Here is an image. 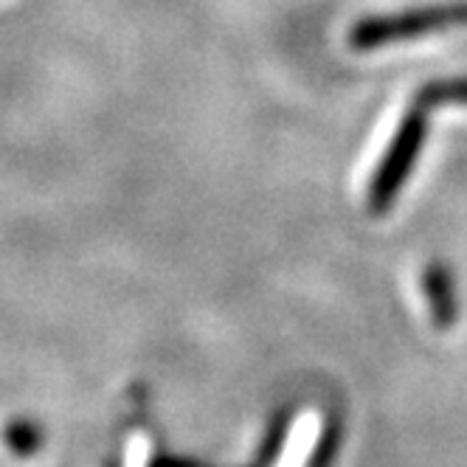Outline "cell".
Listing matches in <instances>:
<instances>
[{"instance_id": "obj_1", "label": "cell", "mask_w": 467, "mask_h": 467, "mask_svg": "<svg viewBox=\"0 0 467 467\" xmlns=\"http://www.w3.org/2000/svg\"><path fill=\"white\" fill-rule=\"evenodd\" d=\"M459 23H467V4L414 9L403 15H389V17H366L352 28L349 43L358 51H366V48H378L391 40H411V37L433 35V31H445Z\"/></svg>"}, {"instance_id": "obj_2", "label": "cell", "mask_w": 467, "mask_h": 467, "mask_svg": "<svg viewBox=\"0 0 467 467\" xmlns=\"http://www.w3.org/2000/svg\"><path fill=\"white\" fill-rule=\"evenodd\" d=\"M422 141H425V108L417 105L414 110H409L400 121L394 139H391V147L386 150L383 161H380V170L372 181V189H369V212L372 214H383L389 212V206L394 203V197L403 189L411 166L422 150Z\"/></svg>"}, {"instance_id": "obj_3", "label": "cell", "mask_w": 467, "mask_h": 467, "mask_svg": "<svg viewBox=\"0 0 467 467\" xmlns=\"http://www.w3.org/2000/svg\"><path fill=\"white\" fill-rule=\"evenodd\" d=\"M422 293L428 298V310L437 329H451L459 318L456 285L445 262H428L422 271Z\"/></svg>"}, {"instance_id": "obj_4", "label": "cell", "mask_w": 467, "mask_h": 467, "mask_svg": "<svg viewBox=\"0 0 467 467\" xmlns=\"http://www.w3.org/2000/svg\"><path fill=\"white\" fill-rule=\"evenodd\" d=\"M6 451L17 459H31L37 456L46 445V431L37 420H28V417H17L9 420L4 425V433H0Z\"/></svg>"}, {"instance_id": "obj_5", "label": "cell", "mask_w": 467, "mask_h": 467, "mask_svg": "<svg viewBox=\"0 0 467 467\" xmlns=\"http://www.w3.org/2000/svg\"><path fill=\"white\" fill-rule=\"evenodd\" d=\"M417 105L440 108V105H467V79H442L420 90Z\"/></svg>"}, {"instance_id": "obj_6", "label": "cell", "mask_w": 467, "mask_h": 467, "mask_svg": "<svg viewBox=\"0 0 467 467\" xmlns=\"http://www.w3.org/2000/svg\"><path fill=\"white\" fill-rule=\"evenodd\" d=\"M336 451H338V425L336 422H327V428L321 431L318 445L313 448L310 467H329L332 464V456H336Z\"/></svg>"}]
</instances>
